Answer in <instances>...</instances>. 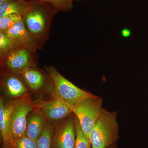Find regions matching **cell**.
I'll return each instance as SVG.
<instances>
[{"label":"cell","instance_id":"1","mask_svg":"<svg viewBox=\"0 0 148 148\" xmlns=\"http://www.w3.org/2000/svg\"><path fill=\"white\" fill-rule=\"evenodd\" d=\"M58 12L49 3L32 0L30 8L22 16L25 26L41 49L48 39L51 21Z\"/></svg>","mask_w":148,"mask_h":148},{"label":"cell","instance_id":"2","mask_svg":"<svg viewBox=\"0 0 148 148\" xmlns=\"http://www.w3.org/2000/svg\"><path fill=\"white\" fill-rule=\"evenodd\" d=\"M116 114L103 109L90 133L92 148H108L116 143L119 138Z\"/></svg>","mask_w":148,"mask_h":148},{"label":"cell","instance_id":"3","mask_svg":"<svg viewBox=\"0 0 148 148\" xmlns=\"http://www.w3.org/2000/svg\"><path fill=\"white\" fill-rule=\"evenodd\" d=\"M46 70L53 88L56 96L71 106L88 98L96 96L81 89L69 81L53 66L47 67Z\"/></svg>","mask_w":148,"mask_h":148},{"label":"cell","instance_id":"4","mask_svg":"<svg viewBox=\"0 0 148 148\" xmlns=\"http://www.w3.org/2000/svg\"><path fill=\"white\" fill-rule=\"evenodd\" d=\"M102 99L96 96L85 98L72 106L73 112L78 120L83 132L88 139L102 113Z\"/></svg>","mask_w":148,"mask_h":148},{"label":"cell","instance_id":"5","mask_svg":"<svg viewBox=\"0 0 148 148\" xmlns=\"http://www.w3.org/2000/svg\"><path fill=\"white\" fill-rule=\"evenodd\" d=\"M36 50L31 47H18L0 58L1 64L10 71L19 74L26 68L35 66Z\"/></svg>","mask_w":148,"mask_h":148},{"label":"cell","instance_id":"6","mask_svg":"<svg viewBox=\"0 0 148 148\" xmlns=\"http://www.w3.org/2000/svg\"><path fill=\"white\" fill-rule=\"evenodd\" d=\"M33 109V105L28 101L18 100L12 103L10 129L14 141L26 136L27 115Z\"/></svg>","mask_w":148,"mask_h":148},{"label":"cell","instance_id":"7","mask_svg":"<svg viewBox=\"0 0 148 148\" xmlns=\"http://www.w3.org/2000/svg\"><path fill=\"white\" fill-rule=\"evenodd\" d=\"M76 141L75 122L71 118L56 127L52 137V148H75Z\"/></svg>","mask_w":148,"mask_h":148},{"label":"cell","instance_id":"8","mask_svg":"<svg viewBox=\"0 0 148 148\" xmlns=\"http://www.w3.org/2000/svg\"><path fill=\"white\" fill-rule=\"evenodd\" d=\"M38 105L44 116L50 120L62 119L73 112L72 106L56 96L48 101L40 100Z\"/></svg>","mask_w":148,"mask_h":148},{"label":"cell","instance_id":"9","mask_svg":"<svg viewBox=\"0 0 148 148\" xmlns=\"http://www.w3.org/2000/svg\"><path fill=\"white\" fill-rule=\"evenodd\" d=\"M3 33L19 46L31 47L36 50L41 49L25 26L23 18Z\"/></svg>","mask_w":148,"mask_h":148},{"label":"cell","instance_id":"10","mask_svg":"<svg viewBox=\"0 0 148 148\" xmlns=\"http://www.w3.org/2000/svg\"><path fill=\"white\" fill-rule=\"evenodd\" d=\"M12 103L5 104L0 100V131L2 139L3 148H14L15 142L11 132L10 116Z\"/></svg>","mask_w":148,"mask_h":148},{"label":"cell","instance_id":"11","mask_svg":"<svg viewBox=\"0 0 148 148\" xmlns=\"http://www.w3.org/2000/svg\"><path fill=\"white\" fill-rule=\"evenodd\" d=\"M44 116L40 110L32 114L27 121L26 136L37 142L45 127Z\"/></svg>","mask_w":148,"mask_h":148},{"label":"cell","instance_id":"12","mask_svg":"<svg viewBox=\"0 0 148 148\" xmlns=\"http://www.w3.org/2000/svg\"><path fill=\"white\" fill-rule=\"evenodd\" d=\"M32 0H16L0 3V18L9 14L24 16L31 7Z\"/></svg>","mask_w":148,"mask_h":148},{"label":"cell","instance_id":"13","mask_svg":"<svg viewBox=\"0 0 148 148\" xmlns=\"http://www.w3.org/2000/svg\"><path fill=\"white\" fill-rule=\"evenodd\" d=\"M29 87L38 90L42 87L45 82L43 74L35 68V66L24 69L19 74Z\"/></svg>","mask_w":148,"mask_h":148},{"label":"cell","instance_id":"14","mask_svg":"<svg viewBox=\"0 0 148 148\" xmlns=\"http://www.w3.org/2000/svg\"><path fill=\"white\" fill-rule=\"evenodd\" d=\"M16 74L12 73V74L8 75L3 80L4 84L8 92L14 98L20 97L27 91L24 83L20 78L15 76Z\"/></svg>","mask_w":148,"mask_h":148},{"label":"cell","instance_id":"15","mask_svg":"<svg viewBox=\"0 0 148 148\" xmlns=\"http://www.w3.org/2000/svg\"><path fill=\"white\" fill-rule=\"evenodd\" d=\"M53 135L51 126L46 124L42 134L37 141V148H51Z\"/></svg>","mask_w":148,"mask_h":148},{"label":"cell","instance_id":"16","mask_svg":"<svg viewBox=\"0 0 148 148\" xmlns=\"http://www.w3.org/2000/svg\"><path fill=\"white\" fill-rule=\"evenodd\" d=\"M18 47L19 46L5 34L0 32V58Z\"/></svg>","mask_w":148,"mask_h":148},{"label":"cell","instance_id":"17","mask_svg":"<svg viewBox=\"0 0 148 148\" xmlns=\"http://www.w3.org/2000/svg\"><path fill=\"white\" fill-rule=\"evenodd\" d=\"M75 120L76 128V141L75 148H92L90 140L83 132L79 121L76 116Z\"/></svg>","mask_w":148,"mask_h":148},{"label":"cell","instance_id":"18","mask_svg":"<svg viewBox=\"0 0 148 148\" xmlns=\"http://www.w3.org/2000/svg\"><path fill=\"white\" fill-rule=\"evenodd\" d=\"M22 19V16L16 14H8L1 17L0 32H5Z\"/></svg>","mask_w":148,"mask_h":148},{"label":"cell","instance_id":"19","mask_svg":"<svg viewBox=\"0 0 148 148\" xmlns=\"http://www.w3.org/2000/svg\"><path fill=\"white\" fill-rule=\"evenodd\" d=\"M40 2L48 3L52 5L58 11L67 12L73 8L72 0H35Z\"/></svg>","mask_w":148,"mask_h":148},{"label":"cell","instance_id":"20","mask_svg":"<svg viewBox=\"0 0 148 148\" xmlns=\"http://www.w3.org/2000/svg\"><path fill=\"white\" fill-rule=\"evenodd\" d=\"M14 148H37V142L25 136L15 141Z\"/></svg>","mask_w":148,"mask_h":148},{"label":"cell","instance_id":"21","mask_svg":"<svg viewBox=\"0 0 148 148\" xmlns=\"http://www.w3.org/2000/svg\"><path fill=\"white\" fill-rule=\"evenodd\" d=\"M122 34L123 37H127L130 35V32L127 29H124L122 31Z\"/></svg>","mask_w":148,"mask_h":148},{"label":"cell","instance_id":"22","mask_svg":"<svg viewBox=\"0 0 148 148\" xmlns=\"http://www.w3.org/2000/svg\"><path fill=\"white\" fill-rule=\"evenodd\" d=\"M16 1V0H0V3L7 2L12 1Z\"/></svg>","mask_w":148,"mask_h":148},{"label":"cell","instance_id":"23","mask_svg":"<svg viewBox=\"0 0 148 148\" xmlns=\"http://www.w3.org/2000/svg\"><path fill=\"white\" fill-rule=\"evenodd\" d=\"M108 148H117L116 145V144H114L113 145L110 146V147H109Z\"/></svg>","mask_w":148,"mask_h":148},{"label":"cell","instance_id":"24","mask_svg":"<svg viewBox=\"0 0 148 148\" xmlns=\"http://www.w3.org/2000/svg\"><path fill=\"white\" fill-rule=\"evenodd\" d=\"M80 1V0H72V1Z\"/></svg>","mask_w":148,"mask_h":148}]
</instances>
